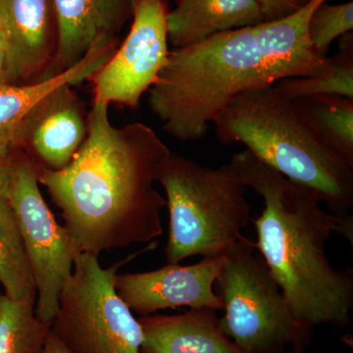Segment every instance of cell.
<instances>
[{
    "instance_id": "484cf974",
    "label": "cell",
    "mask_w": 353,
    "mask_h": 353,
    "mask_svg": "<svg viewBox=\"0 0 353 353\" xmlns=\"http://www.w3.org/2000/svg\"><path fill=\"white\" fill-rule=\"evenodd\" d=\"M43 353H69L67 352L66 348L64 345L58 341L57 336L52 333L48 334V339H46V345H44Z\"/></svg>"
},
{
    "instance_id": "7402d4cb",
    "label": "cell",
    "mask_w": 353,
    "mask_h": 353,
    "mask_svg": "<svg viewBox=\"0 0 353 353\" xmlns=\"http://www.w3.org/2000/svg\"><path fill=\"white\" fill-rule=\"evenodd\" d=\"M310 0H257L265 21H274L287 17L303 8Z\"/></svg>"
},
{
    "instance_id": "7c38bea8",
    "label": "cell",
    "mask_w": 353,
    "mask_h": 353,
    "mask_svg": "<svg viewBox=\"0 0 353 353\" xmlns=\"http://www.w3.org/2000/svg\"><path fill=\"white\" fill-rule=\"evenodd\" d=\"M88 117L73 85H63L52 92L32 116L21 150L39 168L59 171L68 166L85 141Z\"/></svg>"
},
{
    "instance_id": "44dd1931",
    "label": "cell",
    "mask_w": 353,
    "mask_h": 353,
    "mask_svg": "<svg viewBox=\"0 0 353 353\" xmlns=\"http://www.w3.org/2000/svg\"><path fill=\"white\" fill-rule=\"evenodd\" d=\"M353 29V2L340 4H320L311 15L308 38L320 54L328 57L330 46L334 39L345 36Z\"/></svg>"
},
{
    "instance_id": "ac0fdd59",
    "label": "cell",
    "mask_w": 353,
    "mask_h": 353,
    "mask_svg": "<svg viewBox=\"0 0 353 353\" xmlns=\"http://www.w3.org/2000/svg\"><path fill=\"white\" fill-rule=\"evenodd\" d=\"M340 51L327 58L326 64L311 76L279 81L274 88L287 99H304L315 95H332L353 99L352 36L345 34Z\"/></svg>"
},
{
    "instance_id": "30bf717a",
    "label": "cell",
    "mask_w": 353,
    "mask_h": 353,
    "mask_svg": "<svg viewBox=\"0 0 353 353\" xmlns=\"http://www.w3.org/2000/svg\"><path fill=\"white\" fill-rule=\"evenodd\" d=\"M225 255L202 257L196 264H167L154 271L118 274L115 289L129 308L141 316L188 306L223 310L214 284Z\"/></svg>"
},
{
    "instance_id": "5bb4252c",
    "label": "cell",
    "mask_w": 353,
    "mask_h": 353,
    "mask_svg": "<svg viewBox=\"0 0 353 353\" xmlns=\"http://www.w3.org/2000/svg\"><path fill=\"white\" fill-rule=\"evenodd\" d=\"M115 50L90 51L75 66L55 76L31 83L0 85V157H9L16 150H21L30 119L53 90L67 83L75 87L90 80Z\"/></svg>"
},
{
    "instance_id": "3957f363",
    "label": "cell",
    "mask_w": 353,
    "mask_h": 353,
    "mask_svg": "<svg viewBox=\"0 0 353 353\" xmlns=\"http://www.w3.org/2000/svg\"><path fill=\"white\" fill-rule=\"evenodd\" d=\"M248 189L263 201L252 220L259 250L272 277L297 321L310 329H341L350 323L353 273L336 270L327 256V241L336 233L341 216L322 208L321 196L290 180L250 150L230 160Z\"/></svg>"
},
{
    "instance_id": "52a82bcc",
    "label": "cell",
    "mask_w": 353,
    "mask_h": 353,
    "mask_svg": "<svg viewBox=\"0 0 353 353\" xmlns=\"http://www.w3.org/2000/svg\"><path fill=\"white\" fill-rule=\"evenodd\" d=\"M157 241L108 268L99 255L79 253L65 283L50 332L69 353H141L143 330L117 294L115 280L123 265L154 250Z\"/></svg>"
},
{
    "instance_id": "4316f807",
    "label": "cell",
    "mask_w": 353,
    "mask_h": 353,
    "mask_svg": "<svg viewBox=\"0 0 353 353\" xmlns=\"http://www.w3.org/2000/svg\"><path fill=\"white\" fill-rule=\"evenodd\" d=\"M9 57L6 50H0V85H9Z\"/></svg>"
},
{
    "instance_id": "7a4b0ae2",
    "label": "cell",
    "mask_w": 353,
    "mask_h": 353,
    "mask_svg": "<svg viewBox=\"0 0 353 353\" xmlns=\"http://www.w3.org/2000/svg\"><path fill=\"white\" fill-rule=\"evenodd\" d=\"M328 0H310L287 17L214 34L173 48L148 103L180 141L203 138L234 97L284 79L311 76L326 64L308 38L311 15Z\"/></svg>"
},
{
    "instance_id": "9a60e30c",
    "label": "cell",
    "mask_w": 353,
    "mask_h": 353,
    "mask_svg": "<svg viewBox=\"0 0 353 353\" xmlns=\"http://www.w3.org/2000/svg\"><path fill=\"white\" fill-rule=\"evenodd\" d=\"M141 353H243L210 308H190L182 314L141 316Z\"/></svg>"
},
{
    "instance_id": "5b68a950",
    "label": "cell",
    "mask_w": 353,
    "mask_h": 353,
    "mask_svg": "<svg viewBox=\"0 0 353 353\" xmlns=\"http://www.w3.org/2000/svg\"><path fill=\"white\" fill-rule=\"evenodd\" d=\"M169 211L167 264L225 255L252 220L248 188L226 163L218 168L171 153L158 176Z\"/></svg>"
},
{
    "instance_id": "277c9868",
    "label": "cell",
    "mask_w": 353,
    "mask_h": 353,
    "mask_svg": "<svg viewBox=\"0 0 353 353\" xmlns=\"http://www.w3.org/2000/svg\"><path fill=\"white\" fill-rule=\"evenodd\" d=\"M212 125L221 143H241L290 180L319 194L330 212L350 214L353 164L309 124L296 102L274 85L236 95Z\"/></svg>"
},
{
    "instance_id": "d6986e66",
    "label": "cell",
    "mask_w": 353,
    "mask_h": 353,
    "mask_svg": "<svg viewBox=\"0 0 353 353\" xmlns=\"http://www.w3.org/2000/svg\"><path fill=\"white\" fill-rule=\"evenodd\" d=\"M294 101L320 137L353 164V99L315 95Z\"/></svg>"
},
{
    "instance_id": "e0dca14e",
    "label": "cell",
    "mask_w": 353,
    "mask_h": 353,
    "mask_svg": "<svg viewBox=\"0 0 353 353\" xmlns=\"http://www.w3.org/2000/svg\"><path fill=\"white\" fill-rule=\"evenodd\" d=\"M0 284L13 301H37L38 289L15 216L0 204Z\"/></svg>"
},
{
    "instance_id": "d4e9b609",
    "label": "cell",
    "mask_w": 353,
    "mask_h": 353,
    "mask_svg": "<svg viewBox=\"0 0 353 353\" xmlns=\"http://www.w3.org/2000/svg\"><path fill=\"white\" fill-rule=\"evenodd\" d=\"M0 50H6L9 57L11 50L10 32L1 11H0Z\"/></svg>"
},
{
    "instance_id": "cb8c5ba5",
    "label": "cell",
    "mask_w": 353,
    "mask_h": 353,
    "mask_svg": "<svg viewBox=\"0 0 353 353\" xmlns=\"http://www.w3.org/2000/svg\"><path fill=\"white\" fill-rule=\"evenodd\" d=\"M336 233L341 234L343 238L347 239L352 245L353 219L352 214L341 216Z\"/></svg>"
},
{
    "instance_id": "603a6c76",
    "label": "cell",
    "mask_w": 353,
    "mask_h": 353,
    "mask_svg": "<svg viewBox=\"0 0 353 353\" xmlns=\"http://www.w3.org/2000/svg\"><path fill=\"white\" fill-rule=\"evenodd\" d=\"M12 176V162L9 157H0V204L7 201Z\"/></svg>"
},
{
    "instance_id": "83f0119b",
    "label": "cell",
    "mask_w": 353,
    "mask_h": 353,
    "mask_svg": "<svg viewBox=\"0 0 353 353\" xmlns=\"http://www.w3.org/2000/svg\"><path fill=\"white\" fill-rule=\"evenodd\" d=\"M280 353H306L305 347H292L287 348V350H283L282 352Z\"/></svg>"
},
{
    "instance_id": "8992f818",
    "label": "cell",
    "mask_w": 353,
    "mask_h": 353,
    "mask_svg": "<svg viewBox=\"0 0 353 353\" xmlns=\"http://www.w3.org/2000/svg\"><path fill=\"white\" fill-rule=\"evenodd\" d=\"M253 250V241L243 238L225 254L216 280L225 311L222 329L243 353L308 347L313 330L294 317L264 260Z\"/></svg>"
},
{
    "instance_id": "4fadbf2b",
    "label": "cell",
    "mask_w": 353,
    "mask_h": 353,
    "mask_svg": "<svg viewBox=\"0 0 353 353\" xmlns=\"http://www.w3.org/2000/svg\"><path fill=\"white\" fill-rule=\"evenodd\" d=\"M11 37L9 85L39 80L52 60L55 24L50 0H0Z\"/></svg>"
},
{
    "instance_id": "ba28073f",
    "label": "cell",
    "mask_w": 353,
    "mask_h": 353,
    "mask_svg": "<svg viewBox=\"0 0 353 353\" xmlns=\"http://www.w3.org/2000/svg\"><path fill=\"white\" fill-rule=\"evenodd\" d=\"M12 176L7 202L12 209L37 289V317L51 325L76 252L68 232L55 220L39 189L38 167L23 150L11 154Z\"/></svg>"
},
{
    "instance_id": "2e32d148",
    "label": "cell",
    "mask_w": 353,
    "mask_h": 353,
    "mask_svg": "<svg viewBox=\"0 0 353 353\" xmlns=\"http://www.w3.org/2000/svg\"><path fill=\"white\" fill-rule=\"evenodd\" d=\"M262 22L264 16L257 0H179L167 12L168 39L174 48Z\"/></svg>"
},
{
    "instance_id": "8fae6325",
    "label": "cell",
    "mask_w": 353,
    "mask_h": 353,
    "mask_svg": "<svg viewBox=\"0 0 353 353\" xmlns=\"http://www.w3.org/2000/svg\"><path fill=\"white\" fill-rule=\"evenodd\" d=\"M55 24V50L41 78L75 66L90 51L114 48L131 19L137 0H50Z\"/></svg>"
},
{
    "instance_id": "6da1fadb",
    "label": "cell",
    "mask_w": 353,
    "mask_h": 353,
    "mask_svg": "<svg viewBox=\"0 0 353 353\" xmlns=\"http://www.w3.org/2000/svg\"><path fill=\"white\" fill-rule=\"evenodd\" d=\"M109 106L94 99L87 137L68 166L38 167L39 185L61 211L76 254L150 243L163 234L166 199L154 183L172 152L143 123L114 126Z\"/></svg>"
},
{
    "instance_id": "9c48e42d",
    "label": "cell",
    "mask_w": 353,
    "mask_h": 353,
    "mask_svg": "<svg viewBox=\"0 0 353 353\" xmlns=\"http://www.w3.org/2000/svg\"><path fill=\"white\" fill-rule=\"evenodd\" d=\"M169 53L164 0H137L129 34L90 79L94 101L138 108L157 83Z\"/></svg>"
},
{
    "instance_id": "ffe728a7",
    "label": "cell",
    "mask_w": 353,
    "mask_h": 353,
    "mask_svg": "<svg viewBox=\"0 0 353 353\" xmlns=\"http://www.w3.org/2000/svg\"><path fill=\"white\" fill-rule=\"evenodd\" d=\"M36 301L0 294V353H43L50 325L37 317Z\"/></svg>"
}]
</instances>
